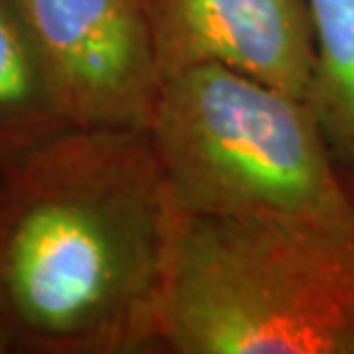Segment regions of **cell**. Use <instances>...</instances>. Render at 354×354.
<instances>
[{
  "mask_svg": "<svg viewBox=\"0 0 354 354\" xmlns=\"http://www.w3.org/2000/svg\"><path fill=\"white\" fill-rule=\"evenodd\" d=\"M182 212L140 129L67 127L0 168V324L24 354H157Z\"/></svg>",
  "mask_w": 354,
  "mask_h": 354,
  "instance_id": "6da1fadb",
  "label": "cell"
},
{
  "mask_svg": "<svg viewBox=\"0 0 354 354\" xmlns=\"http://www.w3.org/2000/svg\"><path fill=\"white\" fill-rule=\"evenodd\" d=\"M168 354H354V216L182 214L161 313Z\"/></svg>",
  "mask_w": 354,
  "mask_h": 354,
  "instance_id": "7a4b0ae2",
  "label": "cell"
},
{
  "mask_svg": "<svg viewBox=\"0 0 354 354\" xmlns=\"http://www.w3.org/2000/svg\"><path fill=\"white\" fill-rule=\"evenodd\" d=\"M182 214L348 221L354 168L331 152L304 97L216 65L164 79L147 127Z\"/></svg>",
  "mask_w": 354,
  "mask_h": 354,
  "instance_id": "3957f363",
  "label": "cell"
},
{
  "mask_svg": "<svg viewBox=\"0 0 354 354\" xmlns=\"http://www.w3.org/2000/svg\"><path fill=\"white\" fill-rule=\"evenodd\" d=\"M67 127L147 131L164 88L145 0H14Z\"/></svg>",
  "mask_w": 354,
  "mask_h": 354,
  "instance_id": "277c9868",
  "label": "cell"
},
{
  "mask_svg": "<svg viewBox=\"0 0 354 354\" xmlns=\"http://www.w3.org/2000/svg\"><path fill=\"white\" fill-rule=\"evenodd\" d=\"M161 74L216 65L306 99L308 0H145Z\"/></svg>",
  "mask_w": 354,
  "mask_h": 354,
  "instance_id": "5b68a950",
  "label": "cell"
},
{
  "mask_svg": "<svg viewBox=\"0 0 354 354\" xmlns=\"http://www.w3.org/2000/svg\"><path fill=\"white\" fill-rule=\"evenodd\" d=\"M67 129L14 0H0V168Z\"/></svg>",
  "mask_w": 354,
  "mask_h": 354,
  "instance_id": "8992f818",
  "label": "cell"
},
{
  "mask_svg": "<svg viewBox=\"0 0 354 354\" xmlns=\"http://www.w3.org/2000/svg\"><path fill=\"white\" fill-rule=\"evenodd\" d=\"M313 74L306 102L343 166L354 168V0H308Z\"/></svg>",
  "mask_w": 354,
  "mask_h": 354,
  "instance_id": "52a82bcc",
  "label": "cell"
},
{
  "mask_svg": "<svg viewBox=\"0 0 354 354\" xmlns=\"http://www.w3.org/2000/svg\"><path fill=\"white\" fill-rule=\"evenodd\" d=\"M10 352L7 350V341H5V331H3V324H0V354Z\"/></svg>",
  "mask_w": 354,
  "mask_h": 354,
  "instance_id": "ba28073f",
  "label": "cell"
}]
</instances>
